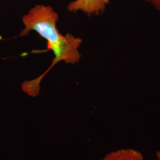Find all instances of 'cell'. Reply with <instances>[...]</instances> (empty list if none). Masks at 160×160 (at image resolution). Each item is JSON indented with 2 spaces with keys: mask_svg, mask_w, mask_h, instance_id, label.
Returning a JSON list of instances; mask_svg holds the SVG:
<instances>
[{
  "mask_svg": "<svg viewBox=\"0 0 160 160\" xmlns=\"http://www.w3.org/2000/svg\"><path fill=\"white\" fill-rule=\"evenodd\" d=\"M58 20L59 15L51 6L42 4H36L22 17L24 28L20 36H27L31 31H35L47 40L48 49L53 52L55 56L51 65L44 74L22 84V90L29 96L36 97L39 94L41 81L58 62L75 64L81 57L78 49L82 40L71 33L61 34L57 27Z\"/></svg>",
  "mask_w": 160,
  "mask_h": 160,
  "instance_id": "obj_1",
  "label": "cell"
},
{
  "mask_svg": "<svg viewBox=\"0 0 160 160\" xmlns=\"http://www.w3.org/2000/svg\"><path fill=\"white\" fill-rule=\"evenodd\" d=\"M110 0H75L67 6V10L71 12H83L88 17L100 16L103 13Z\"/></svg>",
  "mask_w": 160,
  "mask_h": 160,
  "instance_id": "obj_2",
  "label": "cell"
},
{
  "mask_svg": "<svg viewBox=\"0 0 160 160\" xmlns=\"http://www.w3.org/2000/svg\"><path fill=\"white\" fill-rule=\"evenodd\" d=\"M100 160H145V157L136 149L122 148L109 152Z\"/></svg>",
  "mask_w": 160,
  "mask_h": 160,
  "instance_id": "obj_3",
  "label": "cell"
},
{
  "mask_svg": "<svg viewBox=\"0 0 160 160\" xmlns=\"http://www.w3.org/2000/svg\"><path fill=\"white\" fill-rule=\"evenodd\" d=\"M150 5L152 6L155 9L160 12V0H145Z\"/></svg>",
  "mask_w": 160,
  "mask_h": 160,
  "instance_id": "obj_4",
  "label": "cell"
},
{
  "mask_svg": "<svg viewBox=\"0 0 160 160\" xmlns=\"http://www.w3.org/2000/svg\"><path fill=\"white\" fill-rule=\"evenodd\" d=\"M155 157L157 160H160V150L156 151L155 152Z\"/></svg>",
  "mask_w": 160,
  "mask_h": 160,
  "instance_id": "obj_5",
  "label": "cell"
}]
</instances>
